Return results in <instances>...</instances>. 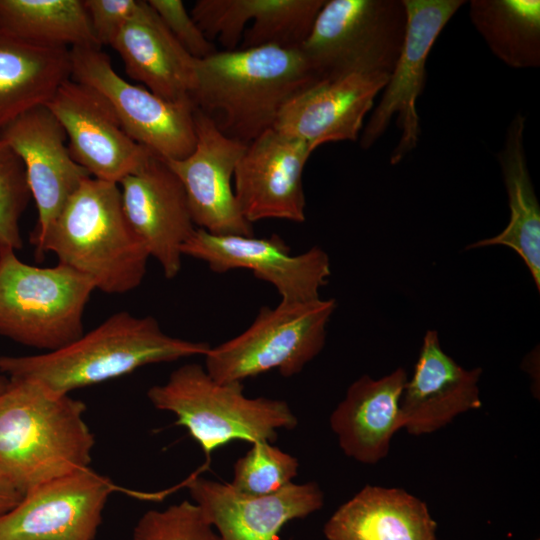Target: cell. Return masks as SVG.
<instances>
[{"label": "cell", "instance_id": "6da1fadb", "mask_svg": "<svg viewBox=\"0 0 540 540\" xmlns=\"http://www.w3.org/2000/svg\"><path fill=\"white\" fill-rule=\"evenodd\" d=\"M85 410L69 394L8 378L0 395V474L25 495L89 467L95 439Z\"/></svg>", "mask_w": 540, "mask_h": 540}, {"label": "cell", "instance_id": "7a4b0ae2", "mask_svg": "<svg viewBox=\"0 0 540 540\" xmlns=\"http://www.w3.org/2000/svg\"><path fill=\"white\" fill-rule=\"evenodd\" d=\"M317 81L300 49L237 48L196 59L191 99L221 132L248 144L273 128L293 96Z\"/></svg>", "mask_w": 540, "mask_h": 540}, {"label": "cell", "instance_id": "3957f363", "mask_svg": "<svg viewBox=\"0 0 540 540\" xmlns=\"http://www.w3.org/2000/svg\"><path fill=\"white\" fill-rule=\"evenodd\" d=\"M211 346L169 336L152 316L121 311L71 344L31 356H1L7 378L36 381L52 391L72 390L127 375L146 365L205 356Z\"/></svg>", "mask_w": 540, "mask_h": 540}, {"label": "cell", "instance_id": "277c9868", "mask_svg": "<svg viewBox=\"0 0 540 540\" xmlns=\"http://www.w3.org/2000/svg\"><path fill=\"white\" fill-rule=\"evenodd\" d=\"M48 252L107 294L137 288L150 257L124 216L118 184L93 177L71 195L34 249L38 260Z\"/></svg>", "mask_w": 540, "mask_h": 540}, {"label": "cell", "instance_id": "5b68a950", "mask_svg": "<svg viewBox=\"0 0 540 540\" xmlns=\"http://www.w3.org/2000/svg\"><path fill=\"white\" fill-rule=\"evenodd\" d=\"M147 396L156 409L175 414V424L200 445L206 458L200 470L208 468L215 450L231 441L273 443L277 431L298 424L286 401L249 398L242 383H220L197 363L177 368L164 384L149 388Z\"/></svg>", "mask_w": 540, "mask_h": 540}, {"label": "cell", "instance_id": "8992f818", "mask_svg": "<svg viewBox=\"0 0 540 540\" xmlns=\"http://www.w3.org/2000/svg\"><path fill=\"white\" fill-rule=\"evenodd\" d=\"M95 289L65 264L37 267L14 250H0V335L46 352L61 349L84 334L83 314Z\"/></svg>", "mask_w": 540, "mask_h": 540}, {"label": "cell", "instance_id": "52a82bcc", "mask_svg": "<svg viewBox=\"0 0 540 540\" xmlns=\"http://www.w3.org/2000/svg\"><path fill=\"white\" fill-rule=\"evenodd\" d=\"M336 306L321 298L263 306L245 331L209 349L204 368L220 383H242L270 370L295 376L322 351Z\"/></svg>", "mask_w": 540, "mask_h": 540}, {"label": "cell", "instance_id": "ba28073f", "mask_svg": "<svg viewBox=\"0 0 540 540\" xmlns=\"http://www.w3.org/2000/svg\"><path fill=\"white\" fill-rule=\"evenodd\" d=\"M406 25L403 0H325L300 50L319 80L390 75Z\"/></svg>", "mask_w": 540, "mask_h": 540}, {"label": "cell", "instance_id": "9c48e42d", "mask_svg": "<svg viewBox=\"0 0 540 540\" xmlns=\"http://www.w3.org/2000/svg\"><path fill=\"white\" fill-rule=\"evenodd\" d=\"M71 79L100 94L125 132L164 160H179L194 149L195 105L191 99L166 100L117 74L97 46L70 48Z\"/></svg>", "mask_w": 540, "mask_h": 540}, {"label": "cell", "instance_id": "30bf717a", "mask_svg": "<svg viewBox=\"0 0 540 540\" xmlns=\"http://www.w3.org/2000/svg\"><path fill=\"white\" fill-rule=\"evenodd\" d=\"M407 25L403 47L383 94L359 136L360 147L371 148L391 120L400 131L390 154V164L400 163L418 145L421 126L417 100L426 83V62L437 37L463 0H403Z\"/></svg>", "mask_w": 540, "mask_h": 540}, {"label": "cell", "instance_id": "8fae6325", "mask_svg": "<svg viewBox=\"0 0 540 540\" xmlns=\"http://www.w3.org/2000/svg\"><path fill=\"white\" fill-rule=\"evenodd\" d=\"M182 254L205 262L216 273L235 269L251 271L256 278L270 283L281 302H309L320 298V290L329 280L328 254L318 246L293 255L277 234L214 235L196 228L182 247Z\"/></svg>", "mask_w": 540, "mask_h": 540}, {"label": "cell", "instance_id": "7c38bea8", "mask_svg": "<svg viewBox=\"0 0 540 540\" xmlns=\"http://www.w3.org/2000/svg\"><path fill=\"white\" fill-rule=\"evenodd\" d=\"M115 489L89 467L41 484L0 514V540H94Z\"/></svg>", "mask_w": 540, "mask_h": 540}, {"label": "cell", "instance_id": "4fadbf2b", "mask_svg": "<svg viewBox=\"0 0 540 540\" xmlns=\"http://www.w3.org/2000/svg\"><path fill=\"white\" fill-rule=\"evenodd\" d=\"M196 143L179 160H165L184 188L192 220L214 235H253L232 185L236 165L247 144L221 132L199 109L194 112Z\"/></svg>", "mask_w": 540, "mask_h": 540}, {"label": "cell", "instance_id": "5bb4252c", "mask_svg": "<svg viewBox=\"0 0 540 540\" xmlns=\"http://www.w3.org/2000/svg\"><path fill=\"white\" fill-rule=\"evenodd\" d=\"M124 216L167 279L182 265V247L195 231L187 197L168 163L151 152L118 183Z\"/></svg>", "mask_w": 540, "mask_h": 540}, {"label": "cell", "instance_id": "9a60e30c", "mask_svg": "<svg viewBox=\"0 0 540 540\" xmlns=\"http://www.w3.org/2000/svg\"><path fill=\"white\" fill-rule=\"evenodd\" d=\"M23 162L38 218L30 235L36 249L65 203L89 173L71 156L66 134L46 105L34 107L0 130Z\"/></svg>", "mask_w": 540, "mask_h": 540}, {"label": "cell", "instance_id": "2e32d148", "mask_svg": "<svg viewBox=\"0 0 540 540\" xmlns=\"http://www.w3.org/2000/svg\"><path fill=\"white\" fill-rule=\"evenodd\" d=\"M312 152L304 141L274 128L247 144L234 171L233 187L239 209L249 223L305 221L302 177Z\"/></svg>", "mask_w": 540, "mask_h": 540}, {"label": "cell", "instance_id": "e0dca14e", "mask_svg": "<svg viewBox=\"0 0 540 540\" xmlns=\"http://www.w3.org/2000/svg\"><path fill=\"white\" fill-rule=\"evenodd\" d=\"M46 106L63 127L71 156L93 178L118 184L151 153L125 132L100 94L73 79Z\"/></svg>", "mask_w": 540, "mask_h": 540}, {"label": "cell", "instance_id": "ac0fdd59", "mask_svg": "<svg viewBox=\"0 0 540 540\" xmlns=\"http://www.w3.org/2000/svg\"><path fill=\"white\" fill-rule=\"evenodd\" d=\"M182 485L221 540H277L288 522L303 519L324 504V493L316 482H292L258 497L242 495L230 484L200 475H190Z\"/></svg>", "mask_w": 540, "mask_h": 540}, {"label": "cell", "instance_id": "d6986e66", "mask_svg": "<svg viewBox=\"0 0 540 540\" xmlns=\"http://www.w3.org/2000/svg\"><path fill=\"white\" fill-rule=\"evenodd\" d=\"M388 79L387 74L354 73L319 80L283 106L273 128L304 141L313 151L329 142L357 141Z\"/></svg>", "mask_w": 540, "mask_h": 540}, {"label": "cell", "instance_id": "ffe728a7", "mask_svg": "<svg viewBox=\"0 0 540 540\" xmlns=\"http://www.w3.org/2000/svg\"><path fill=\"white\" fill-rule=\"evenodd\" d=\"M482 369H465L444 352L435 330H427L413 374L400 399L402 429L412 435L437 431L461 413L481 408Z\"/></svg>", "mask_w": 540, "mask_h": 540}, {"label": "cell", "instance_id": "44dd1931", "mask_svg": "<svg viewBox=\"0 0 540 540\" xmlns=\"http://www.w3.org/2000/svg\"><path fill=\"white\" fill-rule=\"evenodd\" d=\"M407 379L399 367L379 379L363 375L349 386L330 416L346 456L363 464H376L387 456L392 437L402 429L400 399Z\"/></svg>", "mask_w": 540, "mask_h": 540}, {"label": "cell", "instance_id": "7402d4cb", "mask_svg": "<svg viewBox=\"0 0 540 540\" xmlns=\"http://www.w3.org/2000/svg\"><path fill=\"white\" fill-rule=\"evenodd\" d=\"M111 47L120 55L127 74L152 93L170 101L191 99L196 59L173 37L147 1L140 0L138 10Z\"/></svg>", "mask_w": 540, "mask_h": 540}, {"label": "cell", "instance_id": "603a6c76", "mask_svg": "<svg viewBox=\"0 0 540 540\" xmlns=\"http://www.w3.org/2000/svg\"><path fill=\"white\" fill-rule=\"evenodd\" d=\"M71 73L69 47L24 38L0 23V130L46 105Z\"/></svg>", "mask_w": 540, "mask_h": 540}, {"label": "cell", "instance_id": "cb8c5ba5", "mask_svg": "<svg viewBox=\"0 0 540 540\" xmlns=\"http://www.w3.org/2000/svg\"><path fill=\"white\" fill-rule=\"evenodd\" d=\"M427 505L400 488L364 486L327 520V540H436Z\"/></svg>", "mask_w": 540, "mask_h": 540}, {"label": "cell", "instance_id": "d4e9b609", "mask_svg": "<svg viewBox=\"0 0 540 540\" xmlns=\"http://www.w3.org/2000/svg\"><path fill=\"white\" fill-rule=\"evenodd\" d=\"M525 123L524 115L514 116L497 153L510 210L508 224L497 235L470 244L466 249L496 245L512 249L522 259L540 291V206L524 149Z\"/></svg>", "mask_w": 540, "mask_h": 540}, {"label": "cell", "instance_id": "484cf974", "mask_svg": "<svg viewBox=\"0 0 540 540\" xmlns=\"http://www.w3.org/2000/svg\"><path fill=\"white\" fill-rule=\"evenodd\" d=\"M469 17L491 52L507 66H540L539 0H472Z\"/></svg>", "mask_w": 540, "mask_h": 540}, {"label": "cell", "instance_id": "4316f807", "mask_svg": "<svg viewBox=\"0 0 540 540\" xmlns=\"http://www.w3.org/2000/svg\"><path fill=\"white\" fill-rule=\"evenodd\" d=\"M0 23L40 43L100 47L83 0H0Z\"/></svg>", "mask_w": 540, "mask_h": 540}, {"label": "cell", "instance_id": "83f0119b", "mask_svg": "<svg viewBox=\"0 0 540 540\" xmlns=\"http://www.w3.org/2000/svg\"><path fill=\"white\" fill-rule=\"evenodd\" d=\"M325 0H247L249 22L239 49H300Z\"/></svg>", "mask_w": 540, "mask_h": 540}, {"label": "cell", "instance_id": "f1b7e54d", "mask_svg": "<svg viewBox=\"0 0 540 540\" xmlns=\"http://www.w3.org/2000/svg\"><path fill=\"white\" fill-rule=\"evenodd\" d=\"M298 459L269 442H257L234 464L230 486L246 496H267L292 483Z\"/></svg>", "mask_w": 540, "mask_h": 540}, {"label": "cell", "instance_id": "f546056e", "mask_svg": "<svg viewBox=\"0 0 540 540\" xmlns=\"http://www.w3.org/2000/svg\"><path fill=\"white\" fill-rule=\"evenodd\" d=\"M30 197L22 160L0 140V250L22 248L19 222Z\"/></svg>", "mask_w": 540, "mask_h": 540}, {"label": "cell", "instance_id": "4dcf8cb0", "mask_svg": "<svg viewBox=\"0 0 540 540\" xmlns=\"http://www.w3.org/2000/svg\"><path fill=\"white\" fill-rule=\"evenodd\" d=\"M132 540H221L201 508L184 500L164 510H149L134 527Z\"/></svg>", "mask_w": 540, "mask_h": 540}, {"label": "cell", "instance_id": "1f68e13d", "mask_svg": "<svg viewBox=\"0 0 540 540\" xmlns=\"http://www.w3.org/2000/svg\"><path fill=\"white\" fill-rule=\"evenodd\" d=\"M148 4L179 44L195 59L217 52L181 0H148Z\"/></svg>", "mask_w": 540, "mask_h": 540}, {"label": "cell", "instance_id": "d6a6232c", "mask_svg": "<svg viewBox=\"0 0 540 540\" xmlns=\"http://www.w3.org/2000/svg\"><path fill=\"white\" fill-rule=\"evenodd\" d=\"M83 4L93 35L101 47L112 45L138 10L140 0H83Z\"/></svg>", "mask_w": 540, "mask_h": 540}, {"label": "cell", "instance_id": "836d02e7", "mask_svg": "<svg viewBox=\"0 0 540 540\" xmlns=\"http://www.w3.org/2000/svg\"><path fill=\"white\" fill-rule=\"evenodd\" d=\"M23 497L24 494L0 474V514L14 508Z\"/></svg>", "mask_w": 540, "mask_h": 540}, {"label": "cell", "instance_id": "e575fe53", "mask_svg": "<svg viewBox=\"0 0 540 540\" xmlns=\"http://www.w3.org/2000/svg\"><path fill=\"white\" fill-rule=\"evenodd\" d=\"M7 383H8V378L5 375H3L2 373H0V395L4 391Z\"/></svg>", "mask_w": 540, "mask_h": 540}]
</instances>
